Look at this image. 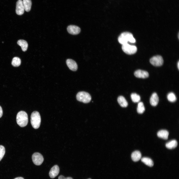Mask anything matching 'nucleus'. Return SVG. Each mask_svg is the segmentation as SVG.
<instances>
[{
	"label": "nucleus",
	"mask_w": 179,
	"mask_h": 179,
	"mask_svg": "<svg viewBox=\"0 0 179 179\" xmlns=\"http://www.w3.org/2000/svg\"><path fill=\"white\" fill-rule=\"evenodd\" d=\"M25 10L27 12L31 10L32 5L31 0H23L22 1Z\"/></svg>",
	"instance_id": "obj_18"
},
{
	"label": "nucleus",
	"mask_w": 179,
	"mask_h": 179,
	"mask_svg": "<svg viewBox=\"0 0 179 179\" xmlns=\"http://www.w3.org/2000/svg\"><path fill=\"white\" fill-rule=\"evenodd\" d=\"M163 62L162 57L160 55L154 56L150 60V63L152 65L155 66H159L162 65Z\"/></svg>",
	"instance_id": "obj_7"
},
{
	"label": "nucleus",
	"mask_w": 179,
	"mask_h": 179,
	"mask_svg": "<svg viewBox=\"0 0 179 179\" xmlns=\"http://www.w3.org/2000/svg\"><path fill=\"white\" fill-rule=\"evenodd\" d=\"M117 101L119 104L122 107H126L128 105L127 101L123 96H119L118 98Z\"/></svg>",
	"instance_id": "obj_16"
},
{
	"label": "nucleus",
	"mask_w": 179,
	"mask_h": 179,
	"mask_svg": "<svg viewBox=\"0 0 179 179\" xmlns=\"http://www.w3.org/2000/svg\"><path fill=\"white\" fill-rule=\"evenodd\" d=\"M59 172V169L58 166L55 165L51 169L49 173V175L51 178H54L58 174Z\"/></svg>",
	"instance_id": "obj_11"
},
{
	"label": "nucleus",
	"mask_w": 179,
	"mask_h": 179,
	"mask_svg": "<svg viewBox=\"0 0 179 179\" xmlns=\"http://www.w3.org/2000/svg\"><path fill=\"white\" fill-rule=\"evenodd\" d=\"M168 100L171 102H174L176 100L177 98L175 94L172 92L169 93L167 96Z\"/></svg>",
	"instance_id": "obj_24"
},
{
	"label": "nucleus",
	"mask_w": 179,
	"mask_h": 179,
	"mask_svg": "<svg viewBox=\"0 0 179 179\" xmlns=\"http://www.w3.org/2000/svg\"><path fill=\"white\" fill-rule=\"evenodd\" d=\"M177 67H178V69H179V61L178 62V63Z\"/></svg>",
	"instance_id": "obj_29"
},
{
	"label": "nucleus",
	"mask_w": 179,
	"mask_h": 179,
	"mask_svg": "<svg viewBox=\"0 0 179 179\" xmlns=\"http://www.w3.org/2000/svg\"><path fill=\"white\" fill-rule=\"evenodd\" d=\"M131 156L132 159L133 161L137 162L141 159V155L139 151H135L132 153Z\"/></svg>",
	"instance_id": "obj_14"
},
{
	"label": "nucleus",
	"mask_w": 179,
	"mask_h": 179,
	"mask_svg": "<svg viewBox=\"0 0 179 179\" xmlns=\"http://www.w3.org/2000/svg\"><path fill=\"white\" fill-rule=\"evenodd\" d=\"M67 30L69 33L73 35L78 34L81 31V29L79 27L74 25H69L68 27Z\"/></svg>",
	"instance_id": "obj_9"
},
{
	"label": "nucleus",
	"mask_w": 179,
	"mask_h": 179,
	"mask_svg": "<svg viewBox=\"0 0 179 179\" xmlns=\"http://www.w3.org/2000/svg\"><path fill=\"white\" fill-rule=\"evenodd\" d=\"M131 98L132 101L134 103L138 102L140 99V96L135 93H132L131 95Z\"/></svg>",
	"instance_id": "obj_23"
},
{
	"label": "nucleus",
	"mask_w": 179,
	"mask_h": 179,
	"mask_svg": "<svg viewBox=\"0 0 179 179\" xmlns=\"http://www.w3.org/2000/svg\"><path fill=\"white\" fill-rule=\"evenodd\" d=\"M41 122V118L39 113L37 111L33 112L31 116V123L32 127L35 129L38 128Z\"/></svg>",
	"instance_id": "obj_3"
},
{
	"label": "nucleus",
	"mask_w": 179,
	"mask_h": 179,
	"mask_svg": "<svg viewBox=\"0 0 179 179\" xmlns=\"http://www.w3.org/2000/svg\"><path fill=\"white\" fill-rule=\"evenodd\" d=\"M122 47L125 53L129 55L135 53L137 50V48L135 46L130 45L128 43L122 45Z\"/></svg>",
	"instance_id": "obj_5"
},
{
	"label": "nucleus",
	"mask_w": 179,
	"mask_h": 179,
	"mask_svg": "<svg viewBox=\"0 0 179 179\" xmlns=\"http://www.w3.org/2000/svg\"><path fill=\"white\" fill-rule=\"evenodd\" d=\"M16 120L17 124L21 127L26 126L28 122V118L27 114L23 111L19 112L16 116Z\"/></svg>",
	"instance_id": "obj_2"
},
{
	"label": "nucleus",
	"mask_w": 179,
	"mask_h": 179,
	"mask_svg": "<svg viewBox=\"0 0 179 179\" xmlns=\"http://www.w3.org/2000/svg\"><path fill=\"white\" fill-rule=\"evenodd\" d=\"M21 63V60L19 58L17 57H15L13 58L11 64L13 66L18 67L20 65Z\"/></svg>",
	"instance_id": "obj_21"
},
{
	"label": "nucleus",
	"mask_w": 179,
	"mask_h": 179,
	"mask_svg": "<svg viewBox=\"0 0 179 179\" xmlns=\"http://www.w3.org/2000/svg\"><path fill=\"white\" fill-rule=\"evenodd\" d=\"M134 75L135 77L139 78H145L149 76V74L147 71L141 70L136 71Z\"/></svg>",
	"instance_id": "obj_10"
},
{
	"label": "nucleus",
	"mask_w": 179,
	"mask_h": 179,
	"mask_svg": "<svg viewBox=\"0 0 179 179\" xmlns=\"http://www.w3.org/2000/svg\"><path fill=\"white\" fill-rule=\"evenodd\" d=\"M24 8L22 0H18L16 2V12L18 15H21L24 12Z\"/></svg>",
	"instance_id": "obj_8"
},
{
	"label": "nucleus",
	"mask_w": 179,
	"mask_h": 179,
	"mask_svg": "<svg viewBox=\"0 0 179 179\" xmlns=\"http://www.w3.org/2000/svg\"><path fill=\"white\" fill-rule=\"evenodd\" d=\"M3 114V111L2 108L0 106V118L2 116Z\"/></svg>",
	"instance_id": "obj_27"
},
{
	"label": "nucleus",
	"mask_w": 179,
	"mask_h": 179,
	"mask_svg": "<svg viewBox=\"0 0 179 179\" xmlns=\"http://www.w3.org/2000/svg\"><path fill=\"white\" fill-rule=\"evenodd\" d=\"M141 161L146 165L151 167L153 166L154 163L152 160L150 158L144 157L141 159Z\"/></svg>",
	"instance_id": "obj_20"
},
{
	"label": "nucleus",
	"mask_w": 179,
	"mask_h": 179,
	"mask_svg": "<svg viewBox=\"0 0 179 179\" xmlns=\"http://www.w3.org/2000/svg\"><path fill=\"white\" fill-rule=\"evenodd\" d=\"M76 98L78 101L84 103L89 102L91 99L90 94L87 92L83 91L78 92L76 95Z\"/></svg>",
	"instance_id": "obj_4"
},
{
	"label": "nucleus",
	"mask_w": 179,
	"mask_h": 179,
	"mask_svg": "<svg viewBox=\"0 0 179 179\" xmlns=\"http://www.w3.org/2000/svg\"><path fill=\"white\" fill-rule=\"evenodd\" d=\"M159 97L155 92L153 93L152 95L150 100L151 105L153 106H156L158 104L159 102Z\"/></svg>",
	"instance_id": "obj_13"
},
{
	"label": "nucleus",
	"mask_w": 179,
	"mask_h": 179,
	"mask_svg": "<svg viewBox=\"0 0 179 179\" xmlns=\"http://www.w3.org/2000/svg\"><path fill=\"white\" fill-rule=\"evenodd\" d=\"M145 110V108L143 103L139 102L138 104L137 108V112L139 114L143 113Z\"/></svg>",
	"instance_id": "obj_22"
},
{
	"label": "nucleus",
	"mask_w": 179,
	"mask_h": 179,
	"mask_svg": "<svg viewBox=\"0 0 179 179\" xmlns=\"http://www.w3.org/2000/svg\"><path fill=\"white\" fill-rule=\"evenodd\" d=\"M32 159L34 163L37 165H41L43 162L44 159L42 155L38 152H35L32 155Z\"/></svg>",
	"instance_id": "obj_6"
},
{
	"label": "nucleus",
	"mask_w": 179,
	"mask_h": 179,
	"mask_svg": "<svg viewBox=\"0 0 179 179\" xmlns=\"http://www.w3.org/2000/svg\"><path fill=\"white\" fill-rule=\"evenodd\" d=\"M67 65L69 69L73 71H75L78 68V66L75 61L71 59H68L66 61Z\"/></svg>",
	"instance_id": "obj_12"
},
{
	"label": "nucleus",
	"mask_w": 179,
	"mask_h": 179,
	"mask_svg": "<svg viewBox=\"0 0 179 179\" xmlns=\"http://www.w3.org/2000/svg\"><path fill=\"white\" fill-rule=\"evenodd\" d=\"M5 152V149L4 147L3 146L0 145V161L1 160Z\"/></svg>",
	"instance_id": "obj_25"
},
{
	"label": "nucleus",
	"mask_w": 179,
	"mask_h": 179,
	"mask_svg": "<svg viewBox=\"0 0 179 179\" xmlns=\"http://www.w3.org/2000/svg\"><path fill=\"white\" fill-rule=\"evenodd\" d=\"M17 44L21 47L22 50L25 51L27 49L28 47V44L25 41L23 40H20L17 42Z\"/></svg>",
	"instance_id": "obj_17"
},
{
	"label": "nucleus",
	"mask_w": 179,
	"mask_h": 179,
	"mask_svg": "<svg viewBox=\"0 0 179 179\" xmlns=\"http://www.w3.org/2000/svg\"><path fill=\"white\" fill-rule=\"evenodd\" d=\"M169 134V132L167 130H161L158 132L157 135L159 138L167 139L168 138Z\"/></svg>",
	"instance_id": "obj_15"
},
{
	"label": "nucleus",
	"mask_w": 179,
	"mask_h": 179,
	"mask_svg": "<svg viewBox=\"0 0 179 179\" xmlns=\"http://www.w3.org/2000/svg\"><path fill=\"white\" fill-rule=\"evenodd\" d=\"M58 179H73L72 178L68 177L65 178L62 175H60L58 177Z\"/></svg>",
	"instance_id": "obj_26"
},
{
	"label": "nucleus",
	"mask_w": 179,
	"mask_h": 179,
	"mask_svg": "<svg viewBox=\"0 0 179 179\" xmlns=\"http://www.w3.org/2000/svg\"><path fill=\"white\" fill-rule=\"evenodd\" d=\"M14 179H24L22 177H18Z\"/></svg>",
	"instance_id": "obj_28"
},
{
	"label": "nucleus",
	"mask_w": 179,
	"mask_h": 179,
	"mask_svg": "<svg viewBox=\"0 0 179 179\" xmlns=\"http://www.w3.org/2000/svg\"><path fill=\"white\" fill-rule=\"evenodd\" d=\"M177 144V141L175 140H173L167 143L166 144V146L167 148L172 149L176 148Z\"/></svg>",
	"instance_id": "obj_19"
},
{
	"label": "nucleus",
	"mask_w": 179,
	"mask_h": 179,
	"mask_svg": "<svg viewBox=\"0 0 179 179\" xmlns=\"http://www.w3.org/2000/svg\"><path fill=\"white\" fill-rule=\"evenodd\" d=\"M118 40L119 42L122 45L127 43L128 42L134 43L136 41L132 34L128 32L121 33L119 37Z\"/></svg>",
	"instance_id": "obj_1"
}]
</instances>
